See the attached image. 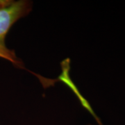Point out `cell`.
<instances>
[{
	"label": "cell",
	"mask_w": 125,
	"mask_h": 125,
	"mask_svg": "<svg viewBox=\"0 0 125 125\" xmlns=\"http://www.w3.org/2000/svg\"><path fill=\"white\" fill-rule=\"evenodd\" d=\"M33 5L29 0H14L9 6L0 10V58L20 70L25 69L24 63L15 50L7 46L6 38L14 24L29 15Z\"/></svg>",
	"instance_id": "obj_1"
},
{
	"label": "cell",
	"mask_w": 125,
	"mask_h": 125,
	"mask_svg": "<svg viewBox=\"0 0 125 125\" xmlns=\"http://www.w3.org/2000/svg\"><path fill=\"white\" fill-rule=\"evenodd\" d=\"M103 125V124H100V125Z\"/></svg>",
	"instance_id": "obj_3"
},
{
	"label": "cell",
	"mask_w": 125,
	"mask_h": 125,
	"mask_svg": "<svg viewBox=\"0 0 125 125\" xmlns=\"http://www.w3.org/2000/svg\"><path fill=\"white\" fill-rule=\"evenodd\" d=\"M14 0H0V10L3 9L10 5Z\"/></svg>",
	"instance_id": "obj_2"
}]
</instances>
